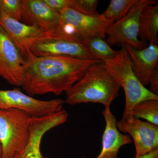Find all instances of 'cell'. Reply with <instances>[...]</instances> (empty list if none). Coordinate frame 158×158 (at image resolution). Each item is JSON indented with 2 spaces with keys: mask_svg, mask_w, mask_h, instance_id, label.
Segmentation results:
<instances>
[{
  "mask_svg": "<svg viewBox=\"0 0 158 158\" xmlns=\"http://www.w3.org/2000/svg\"><path fill=\"white\" fill-rule=\"evenodd\" d=\"M0 158H3L2 148L1 143H0Z\"/></svg>",
  "mask_w": 158,
  "mask_h": 158,
  "instance_id": "cb8c5ba5",
  "label": "cell"
},
{
  "mask_svg": "<svg viewBox=\"0 0 158 158\" xmlns=\"http://www.w3.org/2000/svg\"><path fill=\"white\" fill-rule=\"evenodd\" d=\"M68 116L67 111L62 110L43 117L33 116L30 125L28 143L13 158H44L40 150L43 137L49 130L66 122Z\"/></svg>",
  "mask_w": 158,
  "mask_h": 158,
  "instance_id": "8fae6325",
  "label": "cell"
},
{
  "mask_svg": "<svg viewBox=\"0 0 158 158\" xmlns=\"http://www.w3.org/2000/svg\"><path fill=\"white\" fill-rule=\"evenodd\" d=\"M120 88L105 62L100 61L90 65L81 78L65 91V103L70 105L98 103L110 106Z\"/></svg>",
  "mask_w": 158,
  "mask_h": 158,
  "instance_id": "7a4b0ae2",
  "label": "cell"
},
{
  "mask_svg": "<svg viewBox=\"0 0 158 158\" xmlns=\"http://www.w3.org/2000/svg\"><path fill=\"white\" fill-rule=\"evenodd\" d=\"M84 44L95 60L103 61L116 56L118 51L111 48L105 39L100 37H94L86 41Z\"/></svg>",
  "mask_w": 158,
  "mask_h": 158,
  "instance_id": "e0dca14e",
  "label": "cell"
},
{
  "mask_svg": "<svg viewBox=\"0 0 158 158\" xmlns=\"http://www.w3.org/2000/svg\"><path fill=\"white\" fill-rule=\"evenodd\" d=\"M0 24L13 40L25 59L30 54V48L36 40L46 32L11 18L0 11Z\"/></svg>",
  "mask_w": 158,
  "mask_h": 158,
  "instance_id": "5bb4252c",
  "label": "cell"
},
{
  "mask_svg": "<svg viewBox=\"0 0 158 158\" xmlns=\"http://www.w3.org/2000/svg\"><path fill=\"white\" fill-rule=\"evenodd\" d=\"M124 45L131 60L133 70L142 85H149L158 76V45L149 44L148 47L137 49L128 44Z\"/></svg>",
  "mask_w": 158,
  "mask_h": 158,
  "instance_id": "4fadbf2b",
  "label": "cell"
},
{
  "mask_svg": "<svg viewBox=\"0 0 158 158\" xmlns=\"http://www.w3.org/2000/svg\"><path fill=\"white\" fill-rule=\"evenodd\" d=\"M158 158V149L153 151L152 152H150L147 154L139 158Z\"/></svg>",
  "mask_w": 158,
  "mask_h": 158,
  "instance_id": "603a6c76",
  "label": "cell"
},
{
  "mask_svg": "<svg viewBox=\"0 0 158 158\" xmlns=\"http://www.w3.org/2000/svg\"><path fill=\"white\" fill-rule=\"evenodd\" d=\"M156 2L155 0H138L125 16L106 29V41L108 44L113 46L126 44L137 49L144 48L145 43L139 39L140 15L145 6Z\"/></svg>",
  "mask_w": 158,
  "mask_h": 158,
  "instance_id": "52a82bcc",
  "label": "cell"
},
{
  "mask_svg": "<svg viewBox=\"0 0 158 158\" xmlns=\"http://www.w3.org/2000/svg\"><path fill=\"white\" fill-rule=\"evenodd\" d=\"M98 0H71L70 8L82 14L97 16Z\"/></svg>",
  "mask_w": 158,
  "mask_h": 158,
  "instance_id": "ffe728a7",
  "label": "cell"
},
{
  "mask_svg": "<svg viewBox=\"0 0 158 158\" xmlns=\"http://www.w3.org/2000/svg\"><path fill=\"white\" fill-rule=\"evenodd\" d=\"M52 10L60 13L66 8H70L71 0H44Z\"/></svg>",
  "mask_w": 158,
  "mask_h": 158,
  "instance_id": "7402d4cb",
  "label": "cell"
},
{
  "mask_svg": "<svg viewBox=\"0 0 158 158\" xmlns=\"http://www.w3.org/2000/svg\"><path fill=\"white\" fill-rule=\"evenodd\" d=\"M138 0H112L106 10L101 14L106 19L115 23L127 14Z\"/></svg>",
  "mask_w": 158,
  "mask_h": 158,
  "instance_id": "d6986e66",
  "label": "cell"
},
{
  "mask_svg": "<svg viewBox=\"0 0 158 158\" xmlns=\"http://www.w3.org/2000/svg\"><path fill=\"white\" fill-rule=\"evenodd\" d=\"M25 62L20 51L0 24V77L10 85L22 86Z\"/></svg>",
  "mask_w": 158,
  "mask_h": 158,
  "instance_id": "9c48e42d",
  "label": "cell"
},
{
  "mask_svg": "<svg viewBox=\"0 0 158 158\" xmlns=\"http://www.w3.org/2000/svg\"><path fill=\"white\" fill-rule=\"evenodd\" d=\"M158 6L150 4L141 11L139 24V37L142 42L158 45Z\"/></svg>",
  "mask_w": 158,
  "mask_h": 158,
  "instance_id": "2e32d148",
  "label": "cell"
},
{
  "mask_svg": "<svg viewBox=\"0 0 158 158\" xmlns=\"http://www.w3.org/2000/svg\"><path fill=\"white\" fill-rule=\"evenodd\" d=\"M22 87L31 97L54 94L59 96L73 86L89 67L100 62L64 57L34 56L25 58Z\"/></svg>",
  "mask_w": 158,
  "mask_h": 158,
  "instance_id": "6da1fadb",
  "label": "cell"
},
{
  "mask_svg": "<svg viewBox=\"0 0 158 158\" xmlns=\"http://www.w3.org/2000/svg\"><path fill=\"white\" fill-rule=\"evenodd\" d=\"M59 25L51 31L65 35L85 44L94 37L105 39L106 31L113 23L101 15L90 16L82 14L70 8L60 12Z\"/></svg>",
  "mask_w": 158,
  "mask_h": 158,
  "instance_id": "5b68a950",
  "label": "cell"
},
{
  "mask_svg": "<svg viewBox=\"0 0 158 158\" xmlns=\"http://www.w3.org/2000/svg\"><path fill=\"white\" fill-rule=\"evenodd\" d=\"M133 116L143 118L148 122L158 125V99H151L138 103L133 107Z\"/></svg>",
  "mask_w": 158,
  "mask_h": 158,
  "instance_id": "ac0fdd59",
  "label": "cell"
},
{
  "mask_svg": "<svg viewBox=\"0 0 158 158\" xmlns=\"http://www.w3.org/2000/svg\"><path fill=\"white\" fill-rule=\"evenodd\" d=\"M110 107L105 106L102 112L106 121V127L102 139L101 151L96 158H117L120 148L132 142L131 136L118 131L116 117L111 112Z\"/></svg>",
  "mask_w": 158,
  "mask_h": 158,
  "instance_id": "9a60e30c",
  "label": "cell"
},
{
  "mask_svg": "<svg viewBox=\"0 0 158 158\" xmlns=\"http://www.w3.org/2000/svg\"><path fill=\"white\" fill-rule=\"evenodd\" d=\"M33 116L16 109H0V143L3 158H13L24 148Z\"/></svg>",
  "mask_w": 158,
  "mask_h": 158,
  "instance_id": "277c9868",
  "label": "cell"
},
{
  "mask_svg": "<svg viewBox=\"0 0 158 158\" xmlns=\"http://www.w3.org/2000/svg\"><path fill=\"white\" fill-rule=\"evenodd\" d=\"M103 62L124 90L126 103L123 118L133 117V108L138 103L151 99H158V95L143 86L136 76L129 55L124 45L122 44L116 56Z\"/></svg>",
  "mask_w": 158,
  "mask_h": 158,
  "instance_id": "3957f363",
  "label": "cell"
},
{
  "mask_svg": "<svg viewBox=\"0 0 158 158\" xmlns=\"http://www.w3.org/2000/svg\"><path fill=\"white\" fill-rule=\"evenodd\" d=\"M60 13L52 10L44 0H22L21 22L45 32L59 25Z\"/></svg>",
  "mask_w": 158,
  "mask_h": 158,
  "instance_id": "7c38bea8",
  "label": "cell"
},
{
  "mask_svg": "<svg viewBox=\"0 0 158 158\" xmlns=\"http://www.w3.org/2000/svg\"><path fill=\"white\" fill-rule=\"evenodd\" d=\"M48 158V157H45V158Z\"/></svg>",
  "mask_w": 158,
  "mask_h": 158,
  "instance_id": "d4e9b609",
  "label": "cell"
},
{
  "mask_svg": "<svg viewBox=\"0 0 158 158\" xmlns=\"http://www.w3.org/2000/svg\"><path fill=\"white\" fill-rule=\"evenodd\" d=\"M119 132L129 134L136 149L135 158H139L158 149V126L134 116L117 121Z\"/></svg>",
  "mask_w": 158,
  "mask_h": 158,
  "instance_id": "30bf717a",
  "label": "cell"
},
{
  "mask_svg": "<svg viewBox=\"0 0 158 158\" xmlns=\"http://www.w3.org/2000/svg\"><path fill=\"white\" fill-rule=\"evenodd\" d=\"M65 101L54 99L40 100L22 92L19 88L0 89V109H16L23 110L33 117H43L62 110Z\"/></svg>",
  "mask_w": 158,
  "mask_h": 158,
  "instance_id": "ba28073f",
  "label": "cell"
},
{
  "mask_svg": "<svg viewBox=\"0 0 158 158\" xmlns=\"http://www.w3.org/2000/svg\"><path fill=\"white\" fill-rule=\"evenodd\" d=\"M30 52L36 57H64L84 60H95L84 44L69 37L53 32L34 42Z\"/></svg>",
  "mask_w": 158,
  "mask_h": 158,
  "instance_id": "8992f818",
  "label": "cell"
},
{
  "mask_svg": "<svg viewBox=\"0 0 158 158\" xmlns=\"http://www.w3.org/2000/svg\"><path fill=\"white\" fill-rule=\"evenodd\" d=\"M22 0H0V11L21 22Z\"/></svg>",
  "mask_w": 158,
  "mask_h": 158,
  "instance_id": "44dd1931",
  "label": "cell"
}]
</instances>
